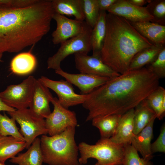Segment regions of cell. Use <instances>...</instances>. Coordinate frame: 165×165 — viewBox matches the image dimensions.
<instances>
[{"instance_id":"1","label":"cell","mask_w":165,"mask_h":165,"mask_svg":"<svg viewBox=\"0 0 165 165\" xmlns=\"http://www.w3.org/2000/svg\"><path fill=\"white\" fill-rule=\"evenodd\" d=\"M51 0H0V54L19 52L49 31Z\"/></svg>"},{"instance_id":"2","label":"cell","mask_w":165,"mask_h":165,"mask_svg":"<svg viewBox=\"0 0 165 165\" xmlns=\"http://www.w3.org/2000/svg\"><path fill=\"white\" fill-rule=\"evenodd\" d=\"M159 79L147 68L128 70L110 79L87 94L82 104L89 112L86 121L134 109L159 86Z\"/></svg>"},{"instance_id":"3","label":"cell","mask_w":165,"mask_h":165,"mask_svg":"<svg viewBox=\"0 0 165 165\" xmlns=\"http://www.w3.org/2000/svg\"><path fill=\"white\" fill-rule=\"evenodd\" d=\"M106 24L101 57L104 63L122 74L128 70L130 62L137 53L153 44L123 17L108 13Z\"/></svg>"},{"instance_id":"4","label":"cell","mask_w":165,"mask_h":165,"mask_svg":"<svg viewBox=\"0 0 165 165\" xmlns=\"http://www.w3.org/2000/svg\"><path fill=\"white\" fill-rule=\"evenodd\" d=\"M75 127L52 136L43 135L40 146L43 163L49 165H78V147L75 140Z\"/></svg>"},{"instance_id":"5","label":"cell","mask_w":165,"mask_h":165,"mask_svg":"<svg viewBox=\"0 0 165 165\" xmlns=\"http://www.w3.org/2000/svg\"><path fill=\"white\" fill-rule=\"evenodd\" d=\"M126 145L116 144L110 138H101L95 145L82 142L79 145V163L85 164L89 158L96 159L98 165L123 163Z\"/></svg>"},{"instance_id":"6","label":"cell","mask_w":165,"mask_h":165,"mask_svg":"<svg viewBox=\"0 0 165 165\" xmlns=\"http://www.w3.org/2000/svg\"><path fill=\"white\" fill-rule=\"evenodd\" d=\"M92 29L85 21L81 32L60 44L57 52L48 58L47 61V68L55 70L61 68V62L70 55L78 53L88 54L92 50L90 42Z\"/></svg>"},{"instance_id":"7","label":"cell","mask_w":165,"mask_h":165,"mask_svg":"<svg viewBox=\"0 0 165 165\" xmlns=\"http://www.w3.org/2000/svg\"><path fill=\"white\" fill-rule=\"evenodd\" d=\"M7 113L19 124V131L25 140L26 148L30 146L38 136L48 134L44 119L35 116L29 108L16 110Z\"/></svg>"},{"instance_id":"8","label":"cell","mask_w":165,"mask_h":165,"mask_svg":"<svg viewBox=\"0 0 165 165\" xmlns=\"http://www.w3.org/2000/svg\"><path fill=\"white\" fill-rule=\"evenodd\" d=\"M36 79L29 76L21 83L8 86L0 92V98L8 106L16 110L29 107Z\"/></svg>"},{"instance_id":"9","label":"cell","mask_w":165,"mask_h":165,"mask_svg":"<svg viewBox=\"0 0 165 165\" xmlns=\"http://www.w3.org/2000/svg\"><path fill=\"white\" fill-rule=\"evenodd\" d=\"M51 102L54 107L53 111L45 119L46 128L50 136L58 134L69 127L77 125L74 112L63 107L56 97H53Z\"/></svg>"},{"instance_id":"10","label":"cell","mask_w":165,"mask_h":165,"mask_svg":"<svg viewBox=\"0 0 165 165\" xmlns=\"http://www.w3.org/2000/svg\"><path fill=\"white\" fill-rule=\"evenodd\" d=\"M75 66L81 73L92 75L112 78L120 74L115 72L104 63L100 53L91 56L78 53L74 54Z\"/></svg>"},{"instance_id":"11","label":"cell","mask_w":165,"mask_h":165,"mask_svg":"<svg viewBox=\"0 0 165 165\" xmlns=\"http://www.w3.org/2000/svg\"><path fill=\"white\" fill-rule=\"evenodd\" d=\"M39 79L56 94L60 104L67 109L70 107L82 104L86 99L87 94H76L72 84L66 80L55 81L43 76Z\"/></svg>"},{"instance_id":"12","label":"cell","mask_w":165,"mask_h":165,"mask_svg":"<svg viewBox=\"0 0 165 165\" xmlns=\"http://www.w3.org/2000/svg\"><path fill=\"white\" fill-rule=\"evenodd\" d=\"M53 19L57 24L56 28L52 34V41L55 45L61 44L79 34L83 29L85 21L70 19L55 13Z\"/></svg>"},{"instance_id":"13","label":"cell","mask_w":165,"mask_h":165,"mask_svg":"<svg viewBox=\"0 0 165 165\" xmlns=\"http://www.w3.org/2000/svg\"><path fill=\"white\" fill-rule=\"evenodd\" d=\"M53 97L49 88L39 79H36L29 109L36 116L45 119L51 113L49 104Z\"/></svg>"},{"instance_id":"14","label":"cell","mask_w":165,"mask_h":165,"mask_svg":"<svg viewBox=\"0 0 165 165\" xmlns=\"http://www.w3.org/2000/svg\"><path fill=\"white\" fill-rule=\"evenodd\" d=\"M107 11L132 22H152L153 19L146 7L135 6L128 0H117Z\"/></svg>"},{"instance_id":"15","label":"cell","mask_w":165,"mask_h":165,"mask_svg":"<svg viewBox=\"0 0 165 165\" xmlns=\"http://www.w3.org/2000/svg\"><path fill=\"white\" fill-rule=\"evenodd\" d=\"M55 73L64 78L67 81L79 88L82 94H87L107 82L110 78L83 74H74L64 71L61 68Z\"/></svg>"},{"instance_id":"16","label":"cell","mask_w":165,"mask_h":165,"mask_svg":"<svg viewBox=\"0 0 165 165\" xmlns=\"http://www.w3.org/2000/svg\"><path fill=\"white\" fill-rule=\"evenodd\" d=\"M156 117H154L148 124L138 134H133L131 145L139 152L144 159L150 160L153 157L151 151V142L153 137V126Z\"/></svg>"},{"instance_id":"17","label":"cell","mask_w":165,"mask_h":165,"mask_svg":"<svg viewBox=\"0 0 165 165\" xmlns=\"http://www.w3.org/2000/svg\"><path fill=\"white\" fill-rule=\"evenodd\" d=\"M134 108L122 115L119 120L116 130L110 138L114 142L124 145L131 144L133 134Z\"/></svg>"},{"instance_id":"18","label":"cell","mask_w":165,"mask_h":165,"mask_svg":"<svg viewBox=\"0 0 165 165\" xmlns=\"http://www.w3.org/2000/svg\"><path fill=\"white\" fill-rule=\"evenodd\" d=\"M129 22L139 33L153 45H165V25L148 21Z\"/></svg>"},{"instance_id":"19","label":"cell","mask_w":165,"mask_h":165,"mask_svg":"<svg viewBox=\"0 0 165 165\" xmlns=\"http://www.w3.org/2000/svg\"><path fill=\"white\" fill-rule=\"evenodd\" d=\"M9 161L17 165H42L43 160L40 138H37L26 152L18 154Z\"/></svg>"},{"instance_id":"20","label":"cell","mask_w":165,"mask_h":165,"mask_svg":"<svg viewBox=\"0 0 165 165\" xmlns=\"http://www.w3.org/2000/svg\"><path fill=\"white\" fill-rule=\"evenodd\" d=\"M51 2L55 13L73 16L75 19L80 21L85 20L82 0H52Z\"/></svg>"},{"instance_id":"21","label":"cell","mask_w":165,"mask_h":165,"mask_svg":"<svg viewBox=\"0 0 165 165\" xmlns=\"http://www.w3.org/2000/svg\"><path fill=\"white\" fill-rule=\"evenodd\" d=\"M165 45H153L137 53L131 60L128 70L139 69L154 61L165 48Z\"/></svg>"},{"instance_id":"22","label":"cell","mask_w":165,"mask_h":165,"mask_svg":"<svg viewBox=\"0 0 165 165\" xmlns=\"http://www.w3.org/2000/svg\"><path fill=\"white\" fill-rule=\"evenodd\" d=\"M37 60L31 51L20 53L11 60L10 69L14 74L19 75L28 74L36 67Z\"/></svg>"},{"instance_id":"23","label":"cell","mask_w":165,"mask_h":165,"mask_svg":"<svg viewBox=\"0 0 165 165\" xmlns=\"http://www.w3.org/2000/svg\"><path fill=\"white\" fill-rule=\"evenodd\" d=\"M26 147L25 141L18 140L11 136L0 135V162L5 164L7 159L16 156Z\"/></svg>"},{"instance_id":"24","label":"cell","mask_w":165,"mask_h":165,"mask_svg":"<svg viewBox=\"0 0 165 165\" xmlns=\"http://www.w3.org/2000/svg\"><path fill=\"white\" fill-rule=\"evenodd\" d=\"M155 116V113L146 99L141 101L134 108L133 134L139 133Z\"/></svg>"},{"instance_id":"25","label":"cell","mask_w":165,"mask_h":165,"mask_svg":"<svg viewBox=\"0 0 165 165\" xmlns=\"http://www.w3.org/2000/svg\"><path fill=\"white\" fill-rule=\"evenodd\" d=\"M121 115L98 116L91 120L92 124L99 130L101 138H110L114 134Z\"/></svg>"},{"instance_id":"26","label":"cell","mask_w":165,"mask_h":165,"mask_svg":"<svg viewBox=\"0 0 165 165\" xmlns=\"http://www.w3.org/2000/svg\"><path fill=\"white\" fill-rule=\"evenodd\" d=\"M106 11L100 12L98 20L92 28L90 42L93 53H100L101 50L106 33Z\"/></svg>"},{"instance_id":"27","label":"cell","mask_w":165,"mask_h":165,"mask_svg":"<svg viewBox=\"0 0 165 165\" xmlns=\"http://www.w3.org/2000/svg\"><path fill=\"white\" fill-rule=\"evenodd\" d=\"M16 121L14 119L9 118L5 113L3 115L0 113V135L11 136L18 140L25 142Z\"/></svg>"},{"instance_id":"28","label":"cell","mask_w":165,"mask_h":165,"mask_svg":"<svg viewBox=\"0 0 165 165\" xmlns=\"http://www.w3.org/2000/svg\"><path fill=\"white\" fill-rule=\"evenodd\" d=\"M82 8L85 22L93 28L98 20L100 12L97 0H82Z\"/></svg>"},{"instance_id":"29","label":"cell","mask_w":165,"mask_h":165,"mask_svg":"<svg viewBox=\"0 0 165 165\" xmlns=\"http://www.w3.org/2000/svg\"><path fill=\"white\" fill-rule=\"evenodd\" d=\"M146 7L153 17L151 22L162 25L165 24V0H150Z\"/></svg>"},{"instance_id":"30","label":"cell","mask_w":165,"mask_h":165,"mask_svg":"<svg viewBox=\"0 0 165 165\" xmlns=\"http://www.w3.org/2000/svg\"><path fill=\"white\" fill-rule=\"evenodd\" d=\"M124 165H153L150 160L141 158L131 145H126L123 161Z\"/></svg>"},{"instance_id":"31","label":"cell","mask_w":165,"mask_h":165,"mask_svg":"<svg viewBox=\"0 0 165 165\" xmlns=\"http://www.w3.org/2000/svg\"><path fill=\"white\" fill-rule=\"evenodd\" d=\"M165 99V89L159 86L146 98L148 105L155 113H159L163 100Z\"/></svg>"},{"instance_id":"32","label":"cell","mask_w":165,"mask_h":165,"mask_svg":"<svg viewBox=\"0 0 165 165\" xmlns=\"http://www.w3.org/2000/svg\"><path fill=\"white\" fill-rule=\"evenodd\" d=\"M147 66V68L159 79L165 77V47L161 51L156 58Z\"/></svg>"},{"instance_id":"33","label":"cell","mask_w":165,"mask_h":165,"mask_svg":"<svg viewBox=\"0 0 165 165\" xmlns=\"http://www.w3.org/2000/svg\"><path fill=\"white\" fill-rule=\"evenodd\" d=\"M151 151L152 154L160 152H165V125L161 127L160 134L156 139L151 145Z\"/></svg>"},{"instance_id":"34","label":"cell","mask_w":165,"mask_h":165,"mask_svg":"<svg viewBox=\"0 0 165 165\" xmlns=\"http://www.w3.org/2000/svg\"><path fill=\"white\" fill-rule=\"evenodd\" d=\"M117 0H97L100 11H108Z\"/></svg>"},{"instance_id":"35","label":"cell","mask_w":165,"mask_h":165,"mask_svg":"<svg viewBox=\"0 0 165 165\" xmlns=\"http://www.w3.org/2000/svg\"><path fill=\"white\" fill-rule=\"evenodd\" d=\"M16 110L6 105L0 98V111H3L8 112H12Z\"/></svg>"},{"instance_id":"36","label":"cell","mask_w":165,"mask_h":165,"mask_svg":"<svg viewBox=\"0 0 165 165\" xmlns=\"http://www.w3.org/2000/svg\"><path fill=\"white\" fill-rule=\"evenodd\" d=\"M132 4L139 7H142L143 6L148 3L150 0H128Z\"/></svg>"},{"instance_id":"37","label":"cell","mask_w":165,"mask_h":165,"mask_svg":"<svg viewBox=\"0 0 165 165\" xmlns=\"http://www.w3.org/2000/svg\"><path fill=\"white\" fill-rule=\"evenodd\" d=\"M3 54H0V62H2V57Z\"/></svg>"},{"instance_id":"38","label":"cell","mask_w":165,"mask_h":165,"mask_svg":"<svg viewBox=\"0 0 165 165\" xmlns=\"http://www.w3.org/2000/svg\"><path fill=\"white\" fill-rule=\"evenodd\" d=\"M95 165H98L96 163H95ZM124 165V164L123 163H119V164H114V165Z\"/></svg>"},{"instance_id":"39","label":"cell","mask_w":165,"mask_h":165,"mask_svg":"<svg viewBox=\"0 0 165 165\" xmlns=\"http://www.w3.org/2000/svg\"><path fill=\"white\" fill-rule=\"evenodd\" d=\"M0 165H5V164L0 162Z\"/></svg>"}]
</instances>
